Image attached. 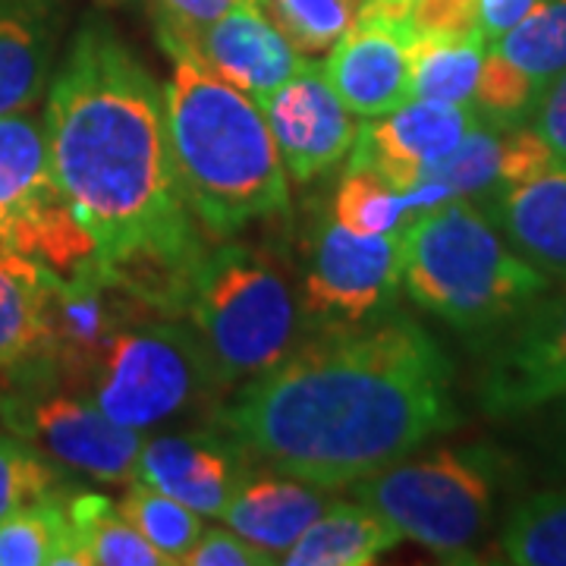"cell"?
Instances as JSON below:
<instances>
[{"mask_svg": "<svg viewBox=\"0 0 566 566\" xmlns=\"http://www.w3.org/2000/svg\"><path fill=\"white\" fill-rule=\"evenodd\" d=\"M51 174L95 243V262L142 308L186 312L205 230L182 196L167 98L104 20L70 41L44 104Z\"/></svg>", "mask_w": 566, "mask_h": 566, "instance_id": "obj_1", "label": "cell"}, {"mask_svg": "<svg viewBox=\"0 0 566 566\" xmlns=\"http://www.w3.org/2000/svg\"><path fill=\"white\" fill-rule=\"evenodd\" d=\"M453 368L434 337L387 308L240 385L214 412L243 453L308 485L346 488L457 424Z\"/></svg>", "mask_w": 566, "mask_h": 566, "instance_id": "obj_2", "label": "cell"}, {"mask_svg": "<svg viewBox=\"0 0 566 566\" xmlns=\"http://www.w3.org/2000/svg\"><path fill=\"white\" fill-rule=\"evenodd\" d=\"M164 85L170 151L189 211L208 237L227 240L290 208L286 170L262 104L223 82L192 51H167Z\"/></svg>", "mask_w": 566, "mask_h": 566, "instance_id": "obj_3", "label": "cell"}, {"mask_svg": "<svg viewBox=\"0 0 566 566\" xmlns=\"http://www.w3.org/2000/svg\"><path fill=\"white\" fill-rule=\"evenodd\" d=\"M403 286L457 331H491L545 296L547 277L506 243L472 199H450L406 227Z\"/></svg>", "mask_w": 566, "mask_h": 566, "instance_id": "obj_4", "label": "cell"}, {"mask_svg": "<svg viewBox=\"0 0 566 566\" xmlns=\"http://www.w3.org/2000/svg\"><path fill=\"white\" fill-rule=\"evenodd\" d=\"M186 315L202 337L218 385H243L290 353L296 303L283 271L252 245H221L196 268Z\"/></svg>", "mask_w": 566, "mask_h": 566, "instance_id": "obj_5", "label": "cell"}, {"mask_svg": "<svg viewBox=\"0 0 566 566\" xmlns=\"http://www.w3.org/2000/svg\"><path fill=\"white\" fill-rule=\"evenodd\" d=\"M349 488L359 504L441 560H472L491 523L494 472L485 450H434L422 460L403 457Z\"/></svg>", "mask_w": 566, "mask_h": 566, "instance_id": "obj_6", "label": "cell"}, {"mask_svg": "<svg viewBox=\"0 0 566 566\" xmlns=\"http://www.w3.org/2000/svg\"><path fill=\"white\" fill-rule=\"evenodd\" d=\"M218 385L196 327L170 322L123 327L92 378L95 403L114 422L148 431Z\"/></svg>", "mask_w": 566, "mask_h": 566, "instance_id": "obj_7", "label": "cell"}, {"mask_svg": "<svg viewBox=\"0 0 566 566\" xmlns=\"http://www.w3.org/2000/svg\"><path fill=\"white\" fill-rule=\"evenodd\" d=\"M0 249L70 274L95 259V243L51 174L44 120L0 117Z\"/></svg>", "mask_w": 566, "mask_h": 566, "instance_id": "obj_8", "label": "cell"}, {"mask_svg": "<svg viewBox=\"0 0 566 566\" xmlns=\"http://www.w3.org/2000/svg\"><path fill=\"white\" fill-rule=\"evenodd\" d=\"M406 227L363 237L340 223L318 230L303 274V322L353 327L394 308L403 286Z\"/></svg>", "mask_w": 566, "mask_h": 566, "instance_id": "obj_9", "label": "cell"}, {"mask_svg": "<svg viewBox=\"0 0 566 566\" xmlns=\"http://www.w3.org/2000/svg\"><path fill=\"white\" fill-rule=\"evenodd\" d=\"M526 305L488 356L479 397L491 416H520L566 394V281Z\"/></svg>", "mask_w": 566, "mask_h": 566, "instance_id": "obj_10", "label": "cell"}, {"mask_svg": "<svg viewBox=\"0 0 566 566\" xmlns=\"http://www.w3.org/2000/svg\"><path fill=\"white\" fill-rule=\"evenodd\" d=\"M13 424L51 460L104 485H129L148 441L139 428L114 422L95 400L63 394L17 406Z\"/></svg>", "mask_w": 566, "mask_h": 566, "instance_id": "obj_11", "label": "cell"}, {"mask_svg": "<svg viewBox=\"0 0 566 566\" xmlns=\"http://www.w3.org/2000/svg\"><path fill=\"white\" fill-rule=\"evenodd\" d=\"M262 111L283 170L296 182H312L349 158L363 126L315 61L277 85L262 102Z\"/></svg>", "mask_w": 566, "mask_h": 566, "instance_id": "obj_12", "label": "cell"}, {"mask_svg": "<svg viewBox=\"0 0 566 566\" xmlns=\"http://www.w3.org/2000/svg\"><path fill=\"white\" fill-rule=\"evenodd\" d=\"M133 308L142 305L129 293H123L95 259L70 274L51 271L44 300L51 365L73 378L92 381L107 346L126 327Z\"/></svg>", "mask_w": 566, "mask_h": 566, "instance_id": "obj_13", "label": "cell"}, {"mask_svg": "<svg viewBox=\"0 0 566 566\" xmlns=\"http://www.w3.org/2000/svg\"><path fill=\"white\" fill-rule=\"evenodd\" d=\"M475 120L479 114L472 104L406 102L359 126L349 151V170H375L394 189L409 192L422 182L428 167L460 145Z\"/></svg>", "mask_w": 566, "mask_h": 566, "instance_id": "obj_14", "label": "cell"}, {"mask_svg": "<svg viewBox=\"0 0 566 566\" xmlns=\"http://www.w3.org/2000/svg\"><path fill=\"white\" fill-rule=\"evenodd\" d=\"M416 25L356 17L353 29L327 51L324 76L337 98L365 120L409 102V44Z\"/></svg>", "mask_w": 566, "mask_h": 566, "instance_id": "obj_15", "label": "cell"}, {"mask_svg": "<svg viewBox=\"0 0 566 566\" xmlns=\"http://www.w3.org/2000/svg\"><path fill=\"white\" fill-rule=\"evenodd\" d=\"M186 51H192L208 70L259 104L312 61L290 44L277 22L255 0L227 10Z\"/></svg>", "mask_w": 566, "mask_h": 566, "instance_id": "obj_16", "label": "cell"}, {"mask_svg": "<svg viewBox=\"0 0 566 566\" xmlns=\"http://www.w3.org/2000/svg\"><path fill=\"white\" fill-rule=\"evenodd\" d=\"M240 453L243 450L218 428L161 434L142 447L136 479L202 516H221L237 488L245 482L240 475Z\"/></svg>", "mask_w": 566, "mask_h": 566, "instance_id": "obj_17", "label": "cell"}, {"mask_svg": "<svg viewBox=\"0 0 566 566\" xmlns=\"http://www.w3.org/2000/svg\"><path fill=\"white\" fill-rule=\"evenodd\" d=\"M506 243L532 262L547 281H566V161L535 180L504 189L488 211Z\"/></svg>", "mask_w": 566, "mask_h": 566, "instance_id": "obj_18", "label": "cell"}, {"mask_svg": "<svg viewBox=\"0 0 566 566\" xmlns=\"http://www.w3.org/2000/svg\"><path fill=\"white\" fill-rule=\"evenodd\" d=\"M324 506V488L300 479H245L230 497V504L223 506L221 520L237 535H243L245 542L274 554L281 564L283 554L322 516Z\"/></svg>", "mask_w": 566, "mask_h": 566, "instance_id": "obj_19", "label": "cell"}, {"mask_svg": "<svg viewBox=\"0 0 566 566\" xmlns=\"http://www.w3.org/2000/svg\"><path fill=\"white\" fill-rule=\"evenodd\" d=\"M51 268L0 249V375L51 365L44 318Z\"/></svg>", "mask_w": 566, "mask_h": 566, "instance_id": "obj_20", "label": "cell"}, {"mask_svg": "<svg viewBox=\"0 0 566 566\" xmlns=\"http://www.w3.org/2000/svg\"><path fill=\"white\" fill-rule=\"evenodd\" d=\"M403 535L365 504H327L300 542L281 557L286 566H368L378 564Z\"/></svg>", "mask_w": 566, "mask_h": 566, "instance_id": "obj_21", "label": "cell"}, {"mask_svg": "<svg viewBox=\"0 0 566 566\" xmlns=\"http://www.w3.org/2000/svg\"><path fill=\"white\" fill-rule=\"evenodd\" d=\"M485 54L482 32H416L409 44V102L472 104Z\"/></svg>", "mask_w": 566, "mask_h": 566, "instance_id": "obj_22", "label": "cell"}, {"mask_svg": "<svg viewBox=\"0 0 566 566\" xmlns=\"http://www.w3.org/2000/svg\"><path fill=\"white\" fill-rule=\"evenodd\" d=\"M76 566H161L155 545L123 516L120 504L104 494L66 497Z\"/></svg>", "mask_w": 566, "mask_h": 566, "instance_id": "obj_23", "label": "cell"}, {"mask_svg": "<svg viewBox=\"0 0 566 566\" xmlns=\"http://www.w3.org/2000/svg\"><path fill=\"white\" fill-rule=\"evenodd\" d=\"M51 70V44L35 17L0 7V117L35 102Z\"/></svg>", "mask_w": 566, "mask_h": 566, "instance_id": "obj_24", "label": "cell"}, {"mask_svg": "<svg viewBox=\"0 0 566 566\" xmlns=\"http://www.w3.org/2000/svg\"><path fill=\"white\" fill-rule=\"evenodd\" d=\"M48 564L76 566L66 497L61 491L0 520V566Z\"/></svg>", "mask_w": 566, "mask_h": 566, "instance_id": "obj_25", "label": "cell"}, {"mask_svg": "<svg viewBox=\"0 0 566 566\" xmlns=\"http://www.w3.org/2000/svg\"><path fill=\"white\" fill-rule=\"evenodd\" d=\"M501 554L516 566H566V488L528 494L510 510Z\"/></svg>", "mask_w": 566, "mask_h": 566, "instance_id": "obj_26", "label": "cell"}, {"mask_svg": "<svg viewBox=\"0 0 566 566\" xmlns=\"http://www.w3.org/2000/svg\"><path fill=\"white\" fill-rule=\"evenodd\" d=\"M422 211V202L412 189L400 192L387 180H381L375 170H365V167L346 170L344 182L337 186L334 205H331L334 221L353 233H363V237L403 230Z\"/></svg>", "mask_w": 566, "mask_h": 566, "instance_id": "obj_27", "label": "cell"}, {"mask_svg": "<svg viewBox=\"0 0 566 566\" xmlns=\"http://www.w3.org/2000/svg\"><path fill=\"white\" fill-rule=\"evenodd\" d=\"M513 63L535 92L566 70V0H538L504 39L488 44Z\"/></svg>", "mask_w": 566, "mask_h": 566, "instance_id": "obj_28", "label": "cell"}, {"mask_svg": "<svg viewBox=\"0 0 566 566\" xmlns=\"http://www.w3.org/2000/svg\"><path fill=\"white\" fill-rule=\"evenodd\" d=\"M123 516L155 545L167 564H182L205 532L202 513L189 510L170 494L133 479L120 501Z\"/></svg>", "mask_w": 566, "mask_h": 566, "instance_id": "obj_29", "label": "cell"}, {"mask_svg": "<svg viewBox=\"0 0 566 566\" xmlns=\"http://www.w3.org/2000/svg\"><path fill=\"white\" fill-rule=\"evenodd\" d=\"M501 126L479 117L447 158L424 170L422 182L444 186L450 199H494L501 170Z\"/></svg>", "mask_w": 566, "mask_h": 566, "instance_id": "obj_30", "label": "cell"}, {"mask_svg": "<svg viewBox=\"0 0 566 566\" xmlns=\"http://www.w3.org/2000/svg\"><path fill=\"white\" fill-rule=\"evenodd\" d=\"M363 0H262L290 44L305 57H322L344 39L359 17Z\"/></svg>", "mask_w": 566, "mask_h": 566, "instance_id": "obj_31", "label": "cell"}, {"mask_svg": "<svg viewBox=\"0 0 566 566\" xmlns=\"http://www.w3.org/2000/svg\"><path fill=\"white\" fill-rule=\"evenodd\" d=\"M57 485V472L32 453L20 438H0V520L51 497Z\"/></svg>", "mask_w": 566, "mask_h": 566, "instance_id": "obj_32", "label": "cell"}, {"mask_svg": "<svg viewBox=\"0 0 566 566\" xmlns=\"http://www.w3.org/2000/svg\"><path fill=\"white\" fill-rule=\"evenodd\" d=\"M148 3L161 48L174 51V48H192L211 22H218L227 10L249 0H148Z\"/></svg>", "mask_w": 566, "mask_h": 566, "instance_id": "obj_33", "label": "cell"}, {"mask_svg": "<svg viewBox=\"0 0 566 566\" xmlns=\"http://www.w3.org/2000/svg\"><path fill=\"white\" fill-rule=\"evenodd\" d=\"M560 161L554 151H551V145H547L532 126H523V123H516V126H506L504 133H501V170H497V196L504 192V189H513V186H520V182L535 180L538 174H545L551 170L554 164ZM494 196V199H497ZM491 199V202H494Z\"/></svg>", "mask_w": 566, "mask_h": 566, "instance_id": "obj_34", "label": "cell"}, {"mask_svg": "<svg viewBox=\"0 0 566 566\" xmlns=\"http://www.w3.org/2000/svg\"><path fill=\"white\" fill-rule=\"evenodd\" d=\"M277 564L274 554L245 542L233 528H205L199 542L186 554L182 566H268Z\"/></svg>", "mask_w": 566, "mask_h": 566, "instance_id": "obj_35", "label": "cell"}, {"mask_svg": "<svg viewBox=\"0 0 566 566\" xmlns=\"http://www.w3.org/2000/svg\"><path fill=\"white\" fill-rule=\"evenodd\" d=\"M528 117V126L551 145V151L560 161H566V70L538 92Z\"/></svg>", "mask_w": 566, "mask_h": 566, "instance_id": "obj_36", "label": "cell"}, {"mask_svg": "<svg viewBox=\"0 0 566 566\" xmlns=\"http://www.w3.org/2000/svg\"><path fill=\"white\" fill-rule=\"evenodd\" d=\"M479 0H416L419 32H479Z\"/></svg>", "mask_w": 566, "mask_h": 566, "instance_id": "obj_37", "label": "cell"}, {"mask_svg": "<svg viewBox=\"0 0 566 566\" xmlns=\"http://www.w3.org/2000/svg\"><path fill=\"white\" fill-rule=\"evenodd\" d=\"M535 3L538 0H479V22L475 25H479L482 39L488 44L501 41Z\"/></svg>", "mask_w": 566, "mask_h": 566, "instance_id": "obj_38", "label": "cell"}, {"mask_svg": "<svg viewBox=\"0 0 566 566\" xmlns=\"http://www.w3.org/2000/svg\"><path fill=\"white\" fill-rule=\"evenodd\" d=\"M564 400V406H560V438H564V453H566V394L560 397Z\"/></svg>", "mask_w": 566, "mask_h": 566, "instance_id": "obj_39", "label": "cell"}, {"mask_svg": "<svg viewBox=\"0 0 566 566\" xmlns=\"http://www.w3.org/2000/svg\"><path fill=\"white\" fill-rule=\"evenodd\" d=\"M114 3H123V0H114Z\"/></svg>", "mask_w": 566, "mask_h": 566, "instance_id": "obj_40", "label": "cell"}]
</instances>
